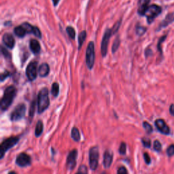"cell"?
<instances>
[{
	"label": "cell",
	"instance_id": "cell-3",
	"mask_svg": "<svg viewBox=\"0 0 174 174\" xmlns=\"http://www.w3.org/2000/svg\"><path fill=\"white\" fill-rule=\"evenodd\" d=\"M21 137L19 136H12L6 138V139L2 141L0 146V152H1V155H0V158L2 159L4 158V155L6 153V152L8 151L12 148H13L16 143H18L20 140Z\"/></svg>",
	"mask_w": 174,
	"mask_h": 174
},
{
	"label": "cell",
	"instance_id": "cell-7",
	"mask_svg": "<svg viewBox=\"0 0 174 174\" xmlns=\"http://www.w3.org/2000/svg\"><path fill=\"white\" fill-rule=\"evenodd\" d=\"M26 106L24 104H19L10 114V119L12 122L18 121L25 117L26 114Z\"/></svg>",
	"mask_w": 174,
	"mask_h": 174
},
{
	"label": "cell",
	"instance_id": "cell-25",
	"mask_svg": "<svg viewBox=\"0 0 174 174\" xmlns=\"http://www.w3.org/2000/svg\"><path fill=\"white\" fill-rule=\"evenodd\" d=\"M36 100L33 99L31 103V105H30L29 107V117L30 119H31L32 118H33L34 114H35V110H36Z\"/></svg>",
	"mask_w": 174,
	"mask_h": 174
},
{
	"label": "cell",
	"instance_id": "cell-2",
	"mask_svg": "<svg viewBox=\"0 0 174 174\" xmlns=\"http://www.w3.org/2000/svg\"><path fill=\"white\" fill-rule=\"evenodd\" d=\"M38 112L42 114L48 109L50 106V99L48 95V90L47 88L41 89L38 95Z\"/></svg>",
	"mask_w": 174,
	"mask_h": 174
},
{
	"label": "cell",
	"instance_id": "cell-15",
	"mask_svg": "<svg viewBox=\"0 0 174 174\" xmlns=\"http://www.w3.org/2000/svg\"><path fill=\"white\" fill-rule=\"evenodd\" d=\"M150 0H139L138 1V8H137V13L140 16H144L146 12L149 7Z\"/></svg>",
	"mask_w": 174,
	"mask_h": 174
},
{
	"label": "cell",
	"instance_id": "cell-35",
	"mask_svg": "<svg viewBox=\"0 0 174 174\" xmlns=\"http://www.w3.org/2000/svg\"><path fill=\"white\" fill-rule=\"evenodd\" d=\"M121 20H119V21H117V22L115 23L114 25V27H112V29L113 34L116 33L118 31H119V28L121 27Z\"/></svg>",
	"mask_w": 174,
	"mask_h": 174
},
{
	"label": "cell",
	"instance_id": "cell-16",
	"mask_svg": "<svg viewBox=\"0 0 174 174\" xmlns=\"http://www.w3.org/2000/svg\"><path fill=\"white\" fill-rule=\"evenodd\" d=\"M174 22V12H171V13H169L168 14L165 16L164 20L160 23L159 27L158 29H162L165 27H167L169 24Z\"/></svg>",
	"mask_w": 174,
	"mask_h": 174
},
{
	"label": "cell",
	"instance_id": "cell-14",
	"mask_svg": "<svg viewBox=\"0 0 174 174\" xmlns=\"http://www.w3.org/2000/svg\"><path fill=\"white\" fill-rule=\"evenodd\" d=\"M2 42L8 48L12 49L15 45V40L13 36L10 33H5L2 37Z\"/></svg>",
	"mask_w": 174,
	"mask_h": 174
},
{
	"label": "cell",
	"instance_id": "cell-4",
	"mask_svg": "<svg viewBox=\"0 0 174 174\" xmlns=\"http://www.w3.org/2000/svg\"><path fill=\"white\" fill-rule=\"evenodd\" d=\"M99 150L98 146L91 147L89 150V167L93 171H95L99 165Z\"/></svg>",
	"mask_w": 174,
	"mask_h": 174
},
{
	"label": "cell",
	"instance_id": "cell-32",
	"mask_svg": "<svg viewBox=\"0 0 174 174\" xmlns=\"http://www.w3.org/2000/svg\"><path fill=\"white\" fill-rule=\"evenodd\" d=\"M153 147L154 150L158 152H159L162 150V145H161V142L158 140H155L154 141Z\"/></svg>",
	"mask_w": 174,
	"mask_h": 174
},
{
	"label": "cell",
	"instance_id": "cell-42",
	"mask_svg": "<svg viewBox=\"0 0 174 174\" xmlns=\"http://www.w3.org/2000/svg\"><path fill=\"white\" fill-rule=\"evenodd\" d=\"M60 1V0H53V5L56 6L58 4V3H59V1Z\"/></svg>",
	"mask_w": 174,
	"mask_h": 174
},
{
	"label": "cell",
	"instance_id": "cell-30",
	"mask_svg": "<svg viewBox=\"0 0 174 174\" xmlns=\"http://www.w3.org/2000/svg\"><path fill=\"white\" fill-rule=\"evenodd\" d=\"M141 143H142L143 147L147 148H150L151 147V140L147 137H143L141 139Z\"/></svg>",
	"mask_w": 174,
	"mask_h": 174
},
{
	"label": "cell",
	"instance_id": "cell-23",
	"mask_svg": "<svg viewBox=\"0 0 174 174\" xmlns=\"http://www.w3.org/2000/svg\"><path fill=\"white\" fill-rule=\"evenodd\" d=\"M21 25H22L23 28L25 29L27 33L33 34L34 31H35V28H36L35 26H33V25H31V24H29V23H23V24H21Z\"/></svg>",
	"mask_w": 174,
	"mask_h": 174
},
{
	"label": "cell",
	"instance_id": "cell-18",
	"mask_svg": "<svg viewBox=\"0 0 174 174\" xmlns=\"http://www.w3.org/2000/svg\"><path fill=\"white\" fill-rule=\"evenodd\" d=\"M29 48L33 54H38L41 50L40 42L36 40H31L29 42Z\"/></svg>",
	"mask_w": 174,
	"mask_h": 174
},
{
	"label": "cell",
	"instance_id": "cell-33",
	"mask_svg": "<svg viewBox=\"0 0 174 174\" xmlns=\"http://www.w3.org/2000/svg\"><path fill=\"white\" fill-rule=\"evenodd\" d=\"M76 174H88V169L87 166L85 165H80Z\"/></svg>",
	"mask_w": 174,
	"mask_h": 174
},
{
	"label": "cell",
	"instance_id": "cell-5",
	"mask_svg": "<svg viewBox=\"0 0 174 174\" xmlns=\"http://www.w3.org/2000/svg\"><path fill=\"white\" fill-rule=\"evenodd\" d=\"M94 59H95L94 45L93 42H90L86 50V63L89 70H92L93 68Z\"/></svg>",
	"mask_w": 174,
	"mask_h": 174
},
{
	"label": "cell",
	"instance_id": "cell-29",
	"mask_svg": "<svg viewBox=\"0 0 174 174\" xmlns=\"http://www.w3.org/2000/svg\"><path fill=\"white\" fill-rule=\"evenodd\" d=\"M146 31V28L142 26H140V25H137L136 27V33L137 35L141 36H142L143 34H144Z\"/></svg>",
	"mask_w": 174,
	"mask_h": 174
},
{
	"label": "cell",
	"instance_id": "cell-17",
	"mask_svg": "<svg viewBox=\"0 0 174 174\" xmlns=\"http://www.w3.org/2000/svg\"><path fill=\"white\" fill-rule=\"evenodd\" d=\"M50 72V67L47 63H42L38 67V75L42 78L48 76Z\"/></svg>",
	"mask_w": 174,
	"mask_h": 174
},
{
	"label": "cell",
	"instance_id": "cell-20",
	"mask_svg": "<svg viewBox=\"0 0 174 174\" xmlns=\"http://www.w3.org/2000/svg\"><path fill=\"white\" fill-rule=\"evenodd\" d=\"M14 34L16 35L17 37L18 38H24L25 35L27 34V32L25 31V29L23 28L22 25H20V26H17L16 27L14 28Z\"/></svg>",
	"mask_w": 174,
	"mask_h": 174
},
{
	"label": "cell",
	"instance_id": "cell-24",
	"mask_svg": "<svg viewBox=\"0 0 174 174\" xmlns=\"http://www.w3.org/2000/svg\"><path fill=\"white\" fill-rule=\"evenodd\" d=\"M51 93L54 97H57L59 93V85L57 82H54L51 89Z\"/></svg>",
	"mask_w": 174,
	"mask_h": 174
},
{
	"label": "cell",
	"instance_id": "cell-38",
	"mask_svg": "<svg viewBox=\"0 0 174 174\" xmlns=\"http://www.w3.org/2000/svg\"><path fill=\"white\" fill-rule=\"evenodd\" d=\"M143 159H144L145 163L147 165H150V163H151V158H150V155L147 152H144L143 153Z\"/></svg>",
	"mask_w": 174,
	"mask_h": 174
},
{
	"label": "cell",
	"instance_id": "cell-43",
	"mask_svg": "<svg viewBox=\"0 0 174 174\" xmlns=\"http://www.w3.org/2000/svg\"><path fill=\"white\" fill-rule=\"evenodd\" d=\"M8 174H17V173L14 171H10L9 173H8Z\"/></svg>",
	"mask_w": 174,
	"mask_h": 174
},
{
	"label": "cell",
	"instance_id": "cell-21",
	"mask_svg": "<svg viewBox=\"0 0 174 174\" xmlns=\"http://www.w3.org/2000/svg\"><path fill=\"white\" fill-rule=\"evenodd\" d=\"M43 131H44V124L42 121H38L36 126L35 129V135L36 137H40L42 134Z\"/></svg>",
	"mask_w": 174,
	"mask_h": 174
},
{
	"label": "cell",
	"instance_id": "cell-12",
	"mask_svg": "<svg viewBox=\"0 0 174 174\" xmlns=\"http://www.w3.org/2000/svg\"><path fill=\"white\" fill-rule=\"evenodd\" d=\"M154 124H155V126L156 129H157V130L162 134L165 135H168L170 134V129H169V126L167 125V123L163 119H156Z\"/></svg>",
	"mask_w": 174,
	"mask_h": 174
},
{
	"label": "cell",
	"instance_id": "cell-13",
	"mask_svg": "<svg viewBox=\"0 0 174 174\" xmlns=\"http://www.w3.org/2000/svg\"><path fill=\"white\" fill-rule=\"evenodd\" d=\"M113 161V153L109 150H106L104 154L103 165L105 169H108L111 167Z\"/></svg>",
	"mask_w": 174,
	"mask_h": 174
},
{
	"label": "cell",
	"instance_id": "cell-10",
	"mask_svg": "<svg viewBox=\"0 0 174 174\" xmlns=\"http://www.w3.org/2000/svg\"><path fill=\"white\" fill-rule=\"evenodd\" d=\"M78 154V152L77 149H74L70 152L67 157V160H66V168L68 170H73L75 169L76 166Z\"/></svg>",
	"mask_w": 174,
	"mask_h": 174
},
{
	"label": "cell",
	"instance_id": "cell-41",
	"mask_svg": "<svg viewBox=\"0 0 174 174\" xmlns=\"http://www.w3.org/2000/svg\"><path fill=\"white\" fill-rule=\"evenodd\" d=\"M169 112H170L171 115L174 116V104H171L169 107Z\"/></svg>",
	"mask_w": 174,
	"mask_h": 174
},
{
	"label": "cell",
	"instance_id": "cell-11",
	"mask_svg": "<svg viewBox=\"0 0 174 174\" xmlns=\"http://www.w3.org/2000/svg\"><path fill=\"white\" fill-rule=\"evenodd\" d=\"M16 164L20 167H25L31 164V158L25 152H21L16 156Z\"/></svg>",
	"mask_w": 174,
	"mask_h": 174
},
{
	"label": "cell",
	"instance_id": "cell-39",
	"mask_svg": "<svg viewBox=\"0 0 174 174\" xmlns=\"http://www.w3.org/2000/svg\"><path fill=\"white\" fill-rule=\"evenodd\" d=\"M10 76V72L8 71H5L4 73L1 74V81L3 82L4 80H6L8 76Z\"/></svg>",
	"mask_w": 174,
	"mask_h": 174
},
{
	"label": "cell",
	"instance_id": "cell-27",
	"mask_svg": "<svg viewBox=\"0 0 174 174\" xmlns=\"http://www.w3.org/2000/svg\"><path fill=\"white\" fill-rule=\"evenodd\" d=\"M143 127L144 128L145 131L148 134H151V133H152V131H153V128H152V125L147 121L143 122Z\"/></svg>",
	"mask_w": 174,
	"mask_h": 174
},
{
	"label": "cell",
	"instance_id": "cell-31",
	"mask_svg": "<svg viewBox=\"0 0 174 174\" xmlns=\"http://www.w3.org/2000/svg\"><path fill=\"white\" fill-rule=\"evenodd\" d=\"M120 43H121V42H120V39L119 38H116V39L115 40L114 42V44L112 45V51L113 53H115L116 51L119 49Z\"/></svg>",
	"mask_w": 174,
	"mask_h": 174
},
{
	"label": "cell",
	"instance_id": "cell-28",
	"mask_svg": "<svg viewBox=\"0 0 174 174\" xmlns=\"http://www.w3.org/2000/svg\"><path fill=\"white\" fill-rule=\"evenodd\" d=\"M119 152L120 154H121V155H124V154H126V144L125 142H124V141H122V142L121 143V144H120Z\"/></svg>",
	"mask_w": 174,
	"mask_h": 174
},
{
	"label": "cell",
	"instance_id": "cell-19",
	"mask_svg": "<svg viewBox=\"0 0 174 174\" xmlns=\"http://www.w3.org/2000/svg\"><path fill=\"white\" fill-rule=\"evenodd\" d=\"M71 137H72L73 140L76 141V142H78L80 140V133L78 129L76 126L73 127L72 131H71Z\"/></svg>",
	"mask_w": 174,
	"mask_h": 174
},
{
	"label": "cell",
	"instance_id": "cell-8",
	"mask_svg": "<svg viewBox=\"0 0 174 174\" xmlns=\"http://www.w3.org/2000/svg\"><path fill=\"white\" fill-rule=\"evenodd\" d=\"M112 29H107L104 32L103 36L102 44H101V53L103 57H105L107 53V46L109 42L112 35Z\"/></svg>",
	"mask_w": 174,
	"mask_h": 174
},
{
	"label": "cell",
	"instance_id": "cell-26",
	"mask_svg": "<svg viewBox=\"0 0 174 174\" xmlns=\"http://www.w3.org/2000/svg\"><path fill=\"white\" fill-rule=\"evenodd\" d=\"M66 31H67V35L69 36L71 39L74 40L76 38V31H75V29H74V27H71V26H68L66 28Z\"/></svg>",
	"mask_w": 174,
	"mask_h": 174
},
{
	"label": "cell",
	"instance_id": "cell-44",
	"mask_svg": "<svg viewBox=\"0 0 174 174\" xmlns=\"http://www.w3.org/2000/svg\"><path fill=\"white\" fill-rule=\"evenodd\" d=\"M101 174H107L106 172H103V173H102Z\"/></svg>",
	"mask_w": 174,
	"mask_h": 174
},
{
	"label": "cell",
	"instance_id": "cell-9",
	"mask_svg": "<svg viewBox=\"0 0 174 174\" xmlns=\"http://www.w3.org/2000/svg\"><path fill=\"white\" fill-rule=\"evenodd\" d=\"M38 74V63L36 61H32L29 63L26 68V75L29 81L35 80Z\"/></svg>",
	"mask_w": 174,
	"mask_h": 174
},
{
	"label": "cell",
	"instance_id": "cell-1",
	"mask_svg": "<svg viewBox=\"0 0 174 174\" xmlns=\"http://www.w3.org/2000/svg\"><path fill=\"white\" fill-rule=\"evenodd\" d=\"M16 94V89L14 86H9L4 91L1 100V109L2 112L7 110L11 106Z\"/></svg>",
	"mask_w": 174,
	"mask_h": 174
},
{
	"label": "cell",
	"instance_id": "cell-22",
	"mask_svg": "<svg viewBox=\"0 0 174 174\" xmlns=\"http://www.w3.org/2000/svg\"><path fill=\"white\" fill-rule=\"evenodd\" d=\"M86 38H87V31L84 30V31L80 32L78 35V50H80Z\"/></svg>",
	"mask_w": 174,
	"mask_h": 174
},
{
	"label": "cell",
	"instance_id": "cell-6",
	"mask_svg": "<svg viewBox=\"0 0 174 174\" xmlns=\"http://www.w3.org/2000/svg\"><path fill=\"white\" fill-rule=\"evenodd\" d=\"M162 12V8L156 4L150 5L146 12L144 16H146L148 24H151L156 17Z\"/></svg>",
	"mask_w": 174,
	"mask_h": 174
},
{
	"label": "cell",
	"instance_id": "cell-36",
	"mask_svg": "<svg viewBox=\"0 0 174 174\" xmlns=\"http://www.w3.org/2000/svg\"><path fill=\"white\" fill-rule=\"evenodd\" d=\"M166 38H167V36L165 35L164 36H163L162 38H161L159 41H158V50H159V52H160V53L161 54V55H162V53H163V52H162V47H161V44H163V42H164L165 40L166 39Z\"/></svg>",
	"mask_w": 174,
	"mask_h": 174
},
{
	"label": "cell",
	"instance_id": "cell-37",
	"mask_svg": "<svg viewBox=\"0 0 174 174\" xmlns=\"http://www.w3.org/2000/svg\"><path fill=\"white\" fill-rule=\"evenodd\" d=\"M117 174H129V173L125 167L121 166L118 169Z\"/></svg>",
	"mask_w": 174,
	"mask_h": 174
},
{
	"label": "cell",
	"instance_id": "cell-34",
	"mask_svg": "<svg viewBox=\"0 0 174 174\" xmlns=\"http://www.w3.org/2000/svg\"><path fill=\"white\" fill-rule=\"evenodd\" d=\"M167 156L171 157L174 155V144H171L167 148Z\"/></svg>",
	"mask_w": 174,
	"mask_h": 174
},
{
	"label": "cell",
	"instance_id": "cell-40",
	"mask_svg": "<svg viewBox=\"0 0 174 174\" xmlns=\"http://www.w3.org/2000/svg\"><path fill=\"white\" fill-rule=\"evenodd\" d=\"M1 53L2 54H3L4 57H5V58H10V54L9 53V52L6 50V48H4V46H1Z\"/></svg>",
	"mask_w": 174,
	"mask_h": 174
}]
</instances>
